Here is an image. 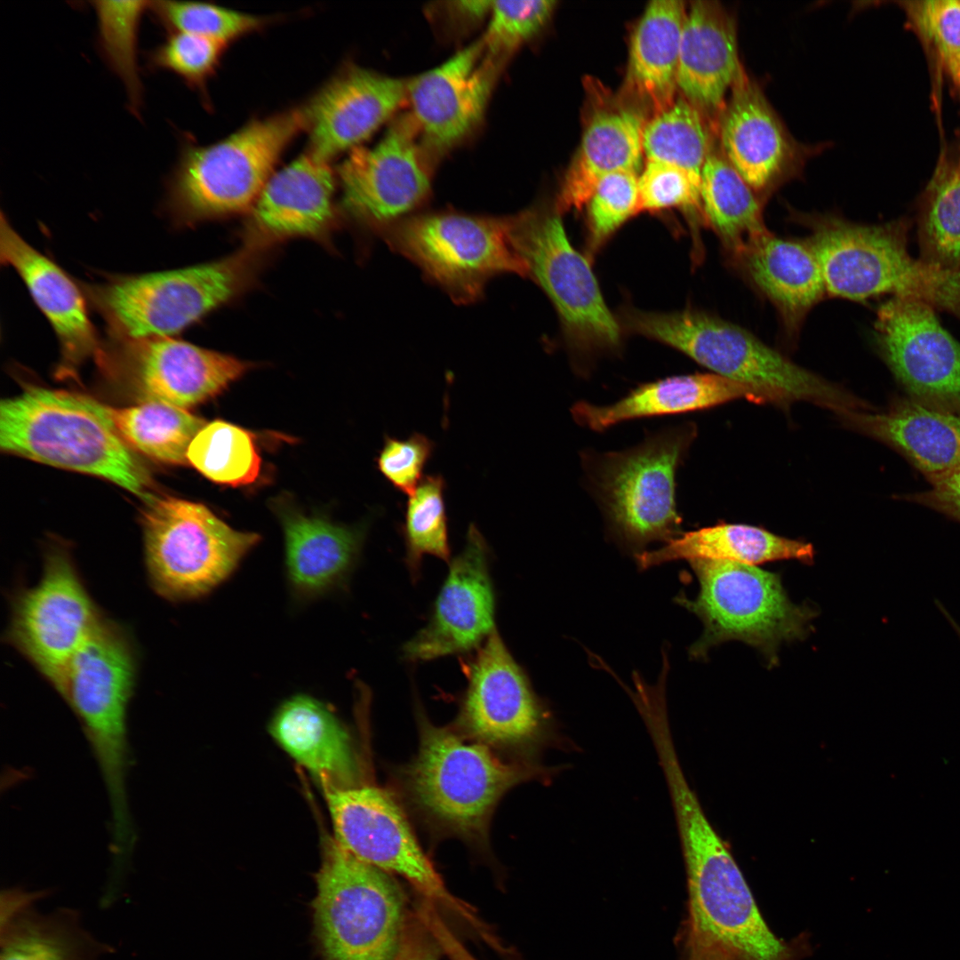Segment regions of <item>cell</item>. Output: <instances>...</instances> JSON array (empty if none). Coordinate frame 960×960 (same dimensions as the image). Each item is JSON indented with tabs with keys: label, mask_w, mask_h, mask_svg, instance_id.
I'll return each instance as SVG.
<instances>
[{
	"label": "cell",
	"mask_w": 960,
	"mask_h": 960,
	"mask_svg": "<svg viewBox=\"0 0 960 960\" xmlns=\"http://www.w3.org/2000/svg\"><path fill=\"white\" fill-rule=\"evenodd\" d=\"M6 452L108 480L148 498L149 476L116 428L111 407L87 396L28 387L0 404Z\"/></svg>",
	"instance_id": "1"
},
{
	"label": "cell",
	"mask_w": 960,
	"mask_h": 960,
	"mask_svg": "<svg viewBox=\"0 0 960 960\" xmlns=\"http://www.w3.org/2000/svg\"><path fill=\"white\" fill-rule=\"evenodd\" d=\"M631 332L662 342L724 378L757 388L772 404L807 401L838 415L867 406L851 393L800 367L745 329L695 310H627Z\"/></svg>",
	"instance_id": "2"
},
{
	"label": "cell",
	"mask_w": 960,
	"mask_h": 960,
	"mask_svg": "<svg viewBox=\"0 0 960 960\" xmlns=\"http://www.w3.org/2000/svg\"><path fill=\"white\" fill-rule=\"evenodd\" d=\"M268 248L252 243L220 260L86 285L111 337H172L253 284Z\"/></svg>",
	"instance_id": "3"
},
{
	"label": "cell",
	"mask_w": 960,
	"mask_h": 960,
	"mask_svg": "<svg viewBox=\"0 0 960 960\" xmlns=\"http://www.w3.org/2000/svg\"><path fill=\"white\" fill-rule=\"evenodd\" d=\"M305 128V108H298L251 121L211 145L183 143L166 183L172 220L190 226L251 210L283 152Z\"/></svg>",
	"instance_id": "4"
},
{
	"label": "cell",
	"mask_w": 960,
	"mask_h": 960,
	"mask_svg": "<svg viewBox=\"0 0 960 960\" xmlns=\"http://www.w3.org/2000/svg\"><path fill=\"white\" fill-rule=\"evenodd\" d=\"M808 242L830 296L864 300L891 293L960 318V269L915 260L908 251L907 220L861 225L838 218L814 220Z\"/></svg>",
	"instance_id": "5"
},
{
	"label": "cell",
	"mask_w": 960,
	"mask_h": 960,
	"mask_svg": "<svg viewBox=\"0 0 960 960\" xmlns=\"http://www.w3.org/2000/svg\"><path fill=\"white\" fill-rule=\"evenodd\" d=\"M418 720L419 750L404 775L411 802L442 831L484 843L498 802L536 769L501 761L488 746L433 724L420 708Z\"/></svg>",
	"instance_id": "6"
},
{
	"label": "cell",
	"mask_w": 960,
	"mask_h": 960,
	"mask_svg": "<svg viewBox=\"0 0 960 960\" xmlns=\"http://www.w3.org/2000/svg\"><path fill=\"white\" fill-rule=\"evenodd\" d=\"M676 820L688 877L691 937L716 943L735 960H796L762 916L729 847L700 804L681 806Z\"/></svg>",
	"instance_id": "7"
},
{
	"label": "cell",
	"mask_w": 960,
	"mask_h": 960,
	"mask_svg": "<svg viewBox=\"0 0 960 960\" xmlns=\"http://www.w3.org/2000/svg\"><path fill=\"white\" fill-rule=\"evenodd\" d=\"M690 564L700 583L699 594L694 599L678 596L676 602L704 625L702 635L690 647L692 659H703L716 645L738 640L758 649L774 666L782 643L801 640L809 633L816 612L794 604L776 572L719 560Z\"/></svg>",
	"instance_id": "8"
},
{
	"label": "cell",
	"mask_w": 960,
	"mask_h": 960,
	"mask_svg": "<svg viewBox=\"0 0 960 960\" xmlns=\"http://www.w3.org/2000/svg\"><path fill=\"white\" fill-rule=\"evenodd\" d=\"M316 882L314 921L324 960L396 959L408 919L402 891L387 872L327 837Z\"/></svg>",
	"instance_id": "9"
},
{
	"label": "cell",
	"mask_w": 960,
	"mask_h": 960,
	"mask_svg": "<svg viewBox=\"0 0 960 960\" xmlns=\"http://www.w3.org/2000/svg\"><path fill=\"white\" fill-rule=\"evenodd\" d=\"M135 649L128 634L101 617L74 656L64 700L79 718L98 763L111 817L131 814L127 713L136 678Z\"/></svg>",
	"instance_id": "10"
},
{
	"label": "cell",
	"mask_w": 960,
	"mask_h": 960,
	"mask_svg": "<svg viewBox=\"0 0 960 960\" xmlns=\"http://www.w3.org/2000/svg\"><path fill=\"white\" fill-rule=\"evenodd\" d=\"M690 428L673 427L620 452L588 454V482L613 535L631 548L680 535L676 475L692 441Z\"/></svg>",
	"instance_id": "11"
},
{
	"label": "cell",
	"mask_w": 960,
	"mask_h": 960,
	"mask_svg": "<svg viewBox=\"0 0 960 960\" xmlns=\"http://www.w3.org/2000/svg\"><path fill=\"white\" fill-rule=\"evenodd\" d=\"M145 500V564L153 588L169 600L206 595L260 541L257 533L233 529L203 504L171 496Z\"/></svg>",
	"instance_id": "12"
},
{
	"label": "cell",
	"mask_w": 960,
	"mask_h": 960,
	"mask_svg": "<svg viewBox=\"0 0 960 960\" xmlns=\"http://www.w3.org/2000/svg\"><path fill=\"white\" fill-rule=\"evenodd\" d=\"M560 216L556 208L532 207L507 217L512 247L527 277L553 303L573 350L581 355L615 350L620 344V324L588 260L569 241Z\"/></svg>",
	"instance_id": "13"
},
{
	"label": "cell",
	"mask_w": 960,
	"mask_h": 960,
	"mask_svg": "<svg viewBox=\"0 0 960 960\" xmlns=\"http://www.w3.org/2000/svg\"><path fill=\"white\" fill-rule=\"evenodd\" d=\"M380 235L390 248L415 263L458 303L482 297L491 277L514 273L527 277L512 247L507 217L433 212L404 217Z\"/></svg>",
	"instance_id": "14"
},
{
	"label": "cell",
	"mask_w": 960,
	"mask_h": 960,
	"mask_svg": "<svg viewBox=\"0 0 960 960\" xmlns=\"http://www.w3.org/2000/svg\"><path fill=\"white\" fill-rule=\"evenodd\" d=\"M334 840L358 860L402 876L437 908L458 916L485 941L492 937L474 909L453 896L415 837L404 812L374 786L324 788Z\"/></svg>",
	"instance_id": "15"
},
{
	"label": "cell",
	"mask_w": 960,
	"mask_h": 960,
	"mask_svg": "<svg viewBox=\"0 0 960 960\" xmlns=\"http://www.w3.org/2000/svg\"><path fill=\"white\" fill-rule=\"evenodd\" d=\"M100 619L68 550L54 546L39 581L15 598L7 639L64 699L71 661Z\"/></svg>",
	"instance_id": "16"
},
{
	"label": "cell",
	"mask_w": 960,
	"mask_h": 960,
	"mask_svg": "<svg viewBox=\"0 0 960 960\" xmlns=\"http://www.w3.org/2000/svg\"><path fill=\"white\" fill-rule=\"evenodd\" d=\"M427 155L411 116L396 119L376 144L354 148L339 166L343 209L380 234L428 196Z\"/></svg>",
	"instance_id": "17"
},
{
	"label": "cell",
	"mask_w": 960,
	"mask_h": 960,
	"mask_svg": "<svg viewBox=\"0 0 960 960\" xmlns=\"http://www.w3.org/2000/svg\"><path fill=\"white\" fill-rule=\"evenodd\" d=\"M98 359L143 402L159 401L183 409L216 396L250 367L234 356L166 336L111 337Z\"/></svg>",
	"instance_id": "18"
},
{
	"label": "cell",
	"mask_w": 960,
	"mask_h": 960,
	"mask_svg": "<svg viewBox=\"0 0 960 960\" xmlns=\"http://www.w3.org/2000/svg\"><path fill=\"white\" fill-rule=\"evenodd\" d=\"M490 548L471 524L463 549L449 570L427 624L408 640L402 654L410 662L476 651L497 629Z\"/></svg>",
	"instance_id": "19"
},
{
	"label": "cell",
	"mask_w": 960,
	"mask_h": 960,
	"mask_svg": "<svg viewBox=\"0 0 960 960\" xmlns=\"http://www.w3.org/2000/svg\"><path fill=\"white\" fill-rule=\"evenodd\" d=\"M932 308L908 298L883 303L875 324L877 348L908 396L960 408V342Z\"/></svg>",
	"instance_id": "20"
},
{
	"label": "cell",
	"mask_w": 960,
	"mask_h": 960,
	"mask_svg": "<svg viewBox=\"0 0 960 960\" xmlns=\"http://www.w3.org/2000/svg\"><path fill=\"white\" fill-rule=\"evenodd\" d=\"M467 678L457 723L468 737L486 746L516 748L538 735L543 707L497 629L476 650Z\"/></svg>",
	"instance_id": "21"
},
{
	"label": "cell",
	"mask_w": 960,
	"mask_h": 960,
	"mask_svg": "<svg viewBox=\"0 0 960 960\" xmlns=\"http://www.w3.org/2000/svg\"><path fill=\"white\" fill-rule=\"evenodd\" d=\"M500 66L481 39L407 82L410 116L428 154L451 149L477 126Z\"/></svg>",
	"instance_id": "22"
},
{
	"label": "cell",
	"mask_w": 960,
	"mask_h": 960,
	"mask_svg": "<svg viewBox=\"0 0 960 960\" xmlns=\"http://www.w3.org/2000/svg\"><path fill=\"white\" fill-rule=\"evenodd\" d=\"M717 133L722 155L757 194L795 176L815 150L791 136L760 85L746 73L731 90Z\"/></svg>",
	"instance_id": "23"
},
{
	"label": "cell",
	"mask_w": 960,
	"mask_h": 960,
	"mask_svg": "<svg viewBox=\"0 0 960 960\" xmlns=\"http://www.w3.org/2000/svg\"><path fill=\"white\" fill-rule=\"evenodd\" d=\"M406 84L356 66L340 72L304 107L308 152L329 162L359 147L406 100Z\"/></svg>",
	"instance_id": "24"
},
{
	"label": "cell",
	"mask_w": 960,
	"mask_h": 960,
	"mask_svg": "<svg viewBox=\"0 0 960 960\" xmlns=\"http://www.w3.org/2000/svg\"><path fill=\"white\" fill-rule=\"evenodd\" d=\"M335 175L310 153L269 178L250 210L245 242L270 247L293 237L325 239L335 220Z\"/></svg>",
	"instance_id": "25"
},
{
	"label": "cell",
	"mask_w": 960,
	"mask_h": 960,
	"mask_svg": "<svg viewBox=\"0 0 960 960\" xmlns=\"http://www.w3.org/2000/svg\"><path fill=\"white\" fill-rule=\"evenodd\" d=\"M0 259L20 275L35 303L51 324L60 343V376L76 373L100 352L85 299L72 279L52 260L28 244L4 213L0 220Z\"/></svg>",
	"instance_id": "26"
},
{
	"label": "cell",
	"mask_w": 960,
	"mask_h": 960,
	"mask_svg": "<svg viewBox=\"0 0 960 960\" xmlns=\"http://www.w3.org/2000/svg\"><path fill=\"white\" fill-rule=\"evenodd\" d=\"M839 416L849 427L893 449L930 483L960 467L959 407L907 395L880 412L868 407Z\"/></svg>",
	"instance_id": "27"
},
{
	"label": "cell",
	"mask_w": 960,
	"mask_h": 960,
	"mask_svg": "<svg viewBox=\"0 0 960 960\" xmlns=\"http://www.w3.org/2000/svg\"><path fill=\"white\" fill-rule=\"evenodd\" d=\"M735 17L716 1L691 3L683 28L676 76L684 97L720 115L725 95L745 74Z\"/></svg>",
	"instance_id": "28"
},
{
	"label": "cell",
	"mask_w": 960,
	"mask_h": 960,
	"mask_svg": "<svg viewBox=\"0 0 960 960\" xmlns=\"http://www.w3.org/2000/svg\"><path fill=\"white\" fill-rule=\"evenodd\" d=\"M284 535V566L292 594L312 600L348 582L358 561L364 526L332 524L293 509L279 510Z\"/></svg>",
	"instance_id": "29"
},
{
	"label": "cell",
	"mask_w": 960,
	"mask_h": 960,
	"mask_svg": "<svg viewBox=\"0 0 960 960\" xmlns=\"http://www.w3.org/2000/svg\"><path fill=\"white\" fill-rule=\"evenodd\" d=\"M742 398L756 404H772L761 390L712 372L672 376L645 383L604 406L580 401L571 412L579 425L604 431L629 420L685 413Z\"/></svg>",
	"instance_id": "30"
},
{
	"label": "cell",
	"mask_w": 960,
	"mask_h": 960,
	"mask_svg": "<svg viewBox=\"0 0 960 960\" xmlns=\"http://www.w3.org/2000/svg\"><path fill=\"white\" fill-rule=\"evenodd\" d=\"M268 732L323 788L354 786L356 765L350 736L324 703L302 693L288 698L272 716Z\"/></svg>",
	"instance_id": "31"
},
{
	"label": "cell",
	"mask_w": 960,
	"mask_h": 960,
	"mask_svg": "<svg viewBox=\"0 0 960 960\" xmlns=\"http://www.w3.org/2000/svg\"><path fill=\"white\" fill-rule=\"evenodd\" d=\"M645 123L631 107L613 105L594 111L557 196L555 208L560 214L586 205L604 177L619 172L639 174Z\"/></svg>",
	"instance_id": "32"
},
{
	"label": "cell",
	"mask_w": 960,
	"mask_h": 960,
	"mask_svg": "<svg viewBox=\"0 0 960 960\" xmlns=\"http://www.w3.org/2000/svg\"><path fill=\"white\" fill-rule=\"evenodd\" d=\"M36 893L8 890L1 897L0 960H101L104 945L80 924L76 913H42Z\"/></svg>",
	"instance_id": "33"
},
{
	"label": "cell",
	"mask_w": 960,
	"mask_h": 960,
	"mask_svg": "<svg viewBox=\"0 0 960 960\" xmlns=\"http://www.w3.org/2000/svg\"><path fill=\"white\" fill-rule=\"evenodd\" d=\"M684 3L655 0L648 4L633 32L626 89L654 115L675 100Z\"/></svg>",
	"instance_id": "34"
},
{
	"label": "cell",
	"mask_w": 960,
	"mask_h": 960,
	"mask_svg": "<svg viewBox=\"0 0 960 960\" xmlns=\"http://www.w3.org/2000/svg\"><path fill=\"white\" fill-rule=\"evenodd\" d=\"M736 259L790 326H796L827 293L820 266L808 243L781 239L769 231Z\"/></svg>",
	"instance_id": "35"
},
{
	"label": "cell",
	"mask_w": 960,
	"mask_h": 960,
	"mask_svg": "<svg viewBox=\"0 0 960 960\" xmlns=\"http://www.w3.org/2000/svg\"><path fill=\"white\" fill-rule=\"evenodd\" d=\"M810 543L788 539L765 529L742 524H719L684 532L655 550L636 555L641 569L676 560H719L756 565L795 559L811 563Z\"/></svg>",
	"instance_id": "36"
},
{
	"label": "cell",
	"mask_w": 960,
	"mask_h": 960,
	"mask_svg": "<svg viewBox=\"0 0 960 960\" xmlns=\"http://www.w3.org/2000/svg\"><path fill=\"white\" fill-rule=\"evenodd\" d=\"M700 194L706 222L734 258L753 240L769 232L764 223L757 193L720 150H712L707 158Z\"/></svg>",
	"instance_id": "37"
},
{
	"label": "cell",
	"mask_w": 960,
	"mask_h": 960,
	"mask_svg": "<svg viewBox=\"0 0 960 960\" xmlns=\"http://www.w3.org/2000/svg\"><path fill=\"white\" fill-rule=\"evenodd\" d=\"M111 416L130 447L156 460L176 465L188 462L189 445L207 424L186 409L159 401L111 407Z\"/></svg>",
	"instance_id": "38"
},
{
	"label": "cell",
	"mask_w": 960,
	"mask_h": 960,
	"mask_svg": "<svg viewBox=\"0 0 960 960\" xmlns=\"http://www.w3.org/2000/svg\"><path fill=\"white\" fill-rule=\"evenodd\" d=\"M642 143L645 160L676 165L699 182L713 150L704 111L684 97L646 121Z\"/></svg>",
	"instance_id": "39"
},
{
	"label": "cell",
	"mask_w": 960,
	"mask_h": 960,
	"mask_svg": "<svg viewBox=\"0 0 960 960\" xmlns=\"http://www.w3.org/2000/svg\"><path fill=\"white\" fill-rule=\"evenodd\" d=\"M188 460L207 478L232 486L253 483L261 466L253 436L223 420L208 423L198 432Z\"/></svg>",
	"instance_id": "40"
},
{
	"label": "cell",
	"mask_w": 960,
	"mask_h": 960,
	"mask_svg": "<svg viewBox=\"0 0 960 960\" xmlns=\"http://www.w3.org/2000/svg\"><path fill=\"white\" fill-rule=\"evenodd\" d=\"M922 260L960 269V174L940 170L930 183L918 217Z\"/></svg>",
	"instance_id": "41"
},
{
	"label": "cell",
	"mask_w": 960,
	"mask_h": 960,
	"mask_svg": "<svg viewBox=\"0 0 960 960\" xmlns=\"http://www.w3.org/2000/svg\"><path fill=\"white\" fill-rule=\"evenodd\" d=\"M98 19V44L110 68L123 81L129 108L136 116L143 100L138 68L137 39L143 13L149 10L147 1H95L92 3Z\"/></svg>",
	"instance_id": "42"
},
{
	"label": "cell",
	"mask_w": 960,
	"mask_h": 960,
	"mask_svg": "<svg viewBox=\"0 0 960 960\" xmlns=\"http://www.w3.org/2000/svg\"><path fill=\"white\" fill-rule=\"evenodd\" d=\"M444 490L441 475H427L407 500L401 531L405 564L413 580L420 576L425 556L451 561Z\"/></svg>",
	"instance_id": "43"
},
{
	"label": "cell",
	"mask_w": 960,
	"mask_h": 960,
	"mask_svg": "<svg viewBox=\"0 0 960 960\" xmlns=\"http://www.w3.org/2000/svg\"><path fill=\"white\" fill-rule=\"evenodd\" d=\"M149 10L168 32L195 34L225 44L257 31L272 20L270 17L202 2L154 1Z\"/></svg>",
	"instance_id": "44"
},
{
	"label": "cell",
	"mask_w": 960,
	"mask_h": 960,
	"mask_svg": "<svg viewBox=\"0 0 960 960\" xmlns=\"http://www.w3.org/2000/svg\"><path fill=\"white\" fill-rule=\"evenodd\" d=\"M556 4L553 0L492 1L482 39L486 56L501 65L543 28Z\"/></svg>",
	"instance_id": "45"
},
{
	"label": "cell",
	"mask_w": 960,
	"mask_h": 960,
	"mask_svg": "<svg viewBox=\"0 0 960 960\" xmlns=\"http://www.w3.org/2000/svg\"><path fill=\"white\" fill-rule=\"evenodd\" d=\"M227 44L185 32H169L165 40L147 54L152 70L169 71L188 86L205 95Z\"/></svg>",
	"instance_id": "46"
},
{
	"label": "cell",
	"mask_w": 960,
	"mask_h": 960,
	"mask_svg": "<svg viewBox=\"0 0 960 960\" xmlns=\"http://www.w3.org/2000/svg\"><path fill=\"white\" fill-rule=\"evenodd\" d=\"M638 173L619 172L599 181L588 199L589 246L602 245L627 220L640 212Z\"/></svg>",
	"instance_id": "47"
},
{
	"label": "cell",
	"mask_w": 960,
	"mask_h": 960,
	"mask_svg": "<svg viewBox=\"0 0 960 960\" xmlns=\"http://www.w3.org/2000/svg\"><path fill=\"white\" fill-rule=\"evenodd\" d=\"M903 7L960 88V1H908L903 3Z\"/></svg>",
	"instance_id": "48"
},
{
	"label": "cell",
	"mask_w": 960,
	"mask_h": 960,
	"mask_svg": "<svg viewBox=\"0 0 960 960\" xmlns=\"http://www.w3.org/2000/svg\"><path fill=\"white\" fill-rule=\"evenodd\" d=\"M700 188V182L684 170L645 160L638 175L640 212L679 207L703 216Z\"/></svg>",
	"instance_id": "49"
},
{
	"label": "cell",
	"mask_w": 960,
	"mask_h": 960,
	"mask_svg": "<svg viewBox=\"0 0 960 960\" xmlns=\"http://www.w3.org/2000/svg\"><path fill=\"white\" fill-rule=\"evenodd\" d=\"M435 448L434 441L421 433L406 439L386 436L377 458L378 469L395 489L410 496L424 478Z\"/></svg>",
	"instance_id": "50"
},
{
	"label": "cell",
	"mask_w": 960,
	"mask_h": 960,
	"mask_svg": "<svg viewBox=\"0 0 960 960\" xmlns=\"http://www.w3.org/2000/svg\"><path fill=\"white\" fill-rule=\"evenodd\" d=\"M930 484L925 491L904 493L899 499L929 508L960 524V467Z\"/></svg>",
	"instance_id": "51"
},
{
	"label": "cell",
	"mask_w": 960,
	"mask_h": 960,
	"mask_svg": "<svg viewBox=\"0 0 960 960\" xmlns=\"http://www.w3.org/2000/svg\"><path fill=\"white\" fill-rule=\"evenodd\" d=\"M441 947L417 914L408 920L403 941L395 960H439Z\"/></svg>",
	"instance_id": "52"
},
{
	"label": "cell",
	"mask_w": 960,
	"mask_h": 960,
	"mask_svg": "<svg viewBox=\"0 0 960 960\" xmlns=\"http://www.w3.org/2000/svg\"><path fill=\"white\" fill-rule=\"evenodd\" d=\"M417 913L450 960H477L447 926L436 905L422 900Z\"/></svg>",
	"instance_id": "53"
},
{
	"label": "cell",
	"mask_w": 960,
	"mask_h": 960,
	"mask_svg": "<svg viewBox=\"0 0 960 960\" xmlns=\"http://www.w3.org/2000/svg\"><path fill=\"white\" fill-rule=\"evenodd\" d=\"M691 960H735L720 945L697 938H691Z\"/></svg>",
	"instance_id": "54"
},
{
	"label": "cell",
	"mask_w": 960,
	"mask_h": 960,
	"mask_svg": "<svg viewBox=\"0 0 960 960\" xmlns=\"http://www.w3.org/2000/svg\"><path fill=\"white\" fill-rule=\"evenodd\" d=\"M939 609L940 610L941 613L945 616L947 620L949 622L950 626L953 628V629L955 630V632L956 633V635L958 636V637L960 639V625L955 620V619L949 614V612L947 611V609L943 605H940Z\"/></svg>",
	"instance_id": "55"
},
{
	"label": "cell",
	"mask_w": 960,
	"mask_h": 960,
	"mask_svg": "<svg viewBox=\"0 0 960 960\" xmlns=\"http://www.w3.org/2000/svg\"><path fill=\"white\" fill-rule=\"evenodd\" d=\"M957 172H959V174H960V164H959V168H958Z\"/></svg>",
	"instance_id": "56"
}]
</instances>
